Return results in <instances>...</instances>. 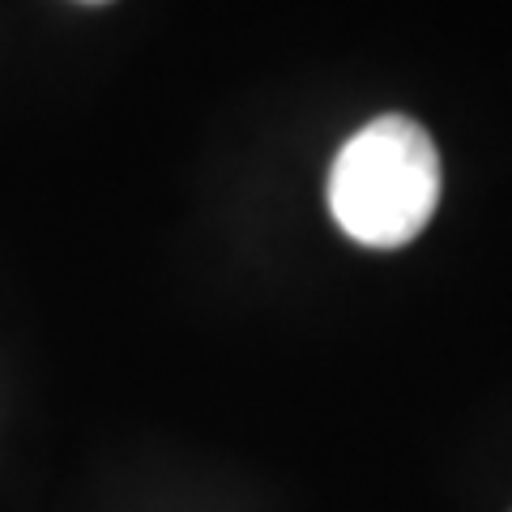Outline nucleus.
<instances>
[{"mask_svg":"<svg viewBox=\"0 0 512 512\" xmlns=\"http://www.w3.org/2000/svg\"><path fill=\"white\" fill-rule=\"evenodd\" d=\"M440 205V150L410 116H376L333 158L329 210L363 248H402Z\"/></svg>","mask_w":512,"mask_h":512,"instance_id":"obj_1","label":"nucleus"},{"mask_svg":"<svg viewBox=\"0 0 512 512\" xmlns=\"http://www.w3.org/2000/svg\"><path fill=\"white\" fill-rule=\"evenodd\" d=\"M82 5H107V0H82Z\"/></svg>","mask_w":512,"mask_h":512,"instance_id":"obj_2","label":"nucleus"}]
</instances>
